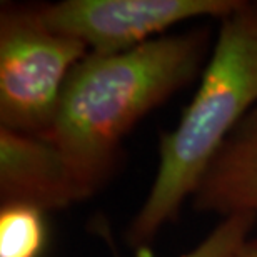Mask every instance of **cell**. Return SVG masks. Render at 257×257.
<instances>
[{
	"mask_svg": "<svg viewBox=\"0 0 257 257\" xmlns=\"http://www.w3.org/2000/svg\"><path fill=\"white\" fill-rule=\"evenodd\" d=\"M257 220L254 214H234L224 220L205 237L202 242L182 257H229L249 237ZM114 257H120L115 250Z\"/></svg>",
	"mask_w": 257,
	"mask_h": 257,
	"instance_id": "8",
	"label": "cell"
},
{
	"mask_svg": "<svg viewBox=\"0 0 257 257\" xmlns=\"http://www.w3.org/2000/svg\"><path fill=\"white\" fill-rule=\"evenodd\" d=\"M257 105V0H240L220 19L207 65L177 125L161 137L159 169L125 239L134 252L151 249L177 217L204 174L245 115Z\"/></svg>",
	"mask_w": 257,
	"mask_h": 257,
	"instance_id": "2",
	"label": "cell"
},
{
	"mask_svg": "<svg viewBox=\"0 0 257 257\" xmlns=\"http://www.w3.org/2000/svg\"><path fill=\"white\" fill-rule=\"evenodd\" d=\"M89 50L44 22L39 4L0 9V127L49 139L72 70Z\"/></svg>",
	"mask_w": 257,
	"mask_h": 257,
	"instance_id": "3",
	"label": "cell"
},
{
	"mask_svg": "<svg viewBox=\"0 0 257 257\" xmlns=\"http://www.w3.org/2000/svg\"><path fill=\"white\" fill-rule=\"evenodd\" d=\"M240 0H62L39 4L44 22L89 54L114 55L169 34L192 19H224Z\"/></svg>",
	"mask_w": 257,
	"mask_h": 257,
	"instance_id": "4",
	"label": "cell"
},
{
	"mask_svg": "<svg viewBox=\"0 0 257 257\" xmlns=\"http://www.w3.org/2000/svg\"><path fill=\"white\" fill-rule=\"evenodd\" d=\"M45 210L22 202L0 205V257H42L49 242Z\"/></svg>",
	"mask_w": 257,
	"mask_h": 257,
	"instance_id": "7",
	"label": "cell"
},
{
	"mask_svg": "<svg viewBox=\"0 0 257 257\" xmlns=\"http://www.w3.org/2000/svg\"><path fill=\"white\" fill-rule=\"evenodd\" d=\"M229 257H257V237H247Z\"/></svg>",
	"mask_w": 257,
	"mask_h": 257,
	"instance_id": "9",
	"label": "cell"
},
{
	"mask_svg": "<svg viewBox=\"0 0 257 257\" xmlns=\"http://www.w3.org/2000/svg\"><path fill=\"white\" fill-rule=\"evenodd\" d=\"M202 212L257 215V105L224 142L192 195Z\"/></svg>",
	"mask_w": 257,
	"mask_h": 257,
	"instance_id": "6",
	"label": "cell"
},
{
	"mask_svg": "<svg viewBox=\"0 0 257 257\" xmlns=\"http://www.w3.org/2000/svg\"><path fill=\"white\" fill-rule=\"evenodd\" d=\"M0 199L49 212L87 197L54 142L0 127Z\"/></svg>",
	"mask_w": 257,
	"mask_h": 257,
	"instance_id": "5",
	"label": "cell"
},
{
	"mask_svg": "<svg viewBox=\"0 0 257 257\" xmlns=\"http://www.w3.org/2000/svg\"><path fill=\"white\" fill-rule=\"evenodd\" d=\"M207 45L209 30L195 29L127 52L87 54L75 65L47 141L64 154L85 197L112 176L131 128L199 74Z\"/></svg>",
	"mask_w": 257,
	"mask_h": 257,
	"instance_id": "1",
	"label": "cell"
}]
</instances>
